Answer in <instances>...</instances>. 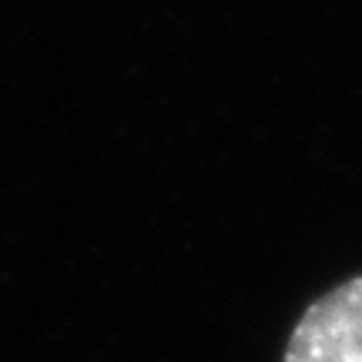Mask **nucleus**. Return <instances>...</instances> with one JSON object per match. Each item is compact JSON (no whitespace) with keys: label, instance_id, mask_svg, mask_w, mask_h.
Segmentation results:
<instances>
[{"label":"nucleus","instance_id":"f257e3e1","mask_svg":"<svg viewBox=\"0 0 362 362\" xmlns=\"http://www.w3.org/2000/svg\"><path fill=\"white\" fill-rule=\"evenodd\" d=\"M282 362H362V275L329 288L302 312Z\"/></svg>","mask_w":362,"mask_h":362}]
</instances>
